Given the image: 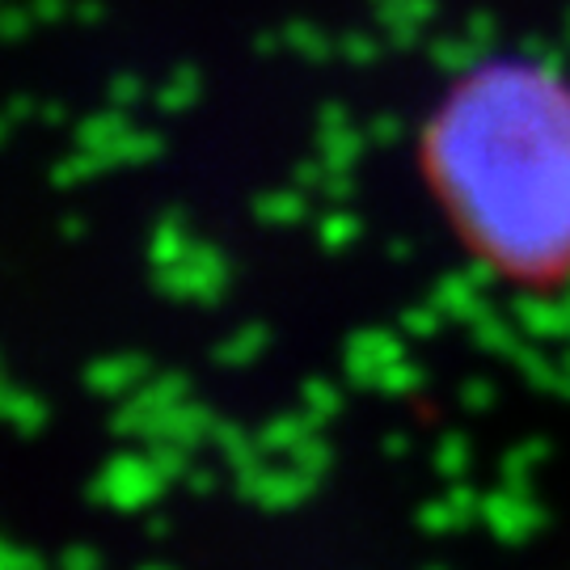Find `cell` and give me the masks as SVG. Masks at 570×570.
<instances>
[{
	"label": "cell",
	"mask_w": 570,
	"mask_h": 570,
	"mask_svg": "<svg viewBox=\"0 0 570 570\" xmlns=\"http://www.w3.org/2000/svg\"><path fill=\"white\" fill-rule=\"evenodd\" d=\"M428 169L478 258L529 287L570 279V81L499 60L452 89Z\"/></svg>",
	"instance_id": "cell-1"
}]
</instances>
